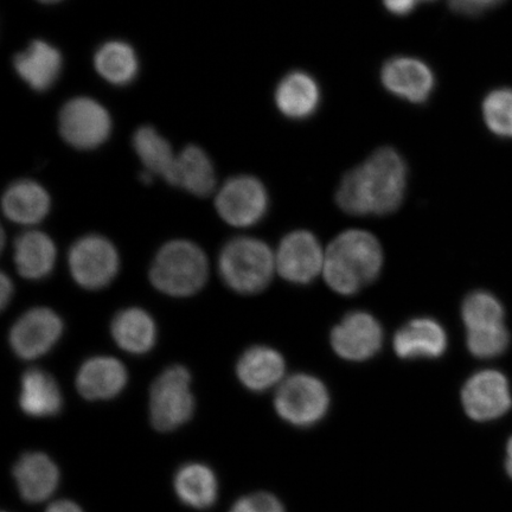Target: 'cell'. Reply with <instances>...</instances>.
Returning a JSON list of instances; mask_svg holds the SVG:
<instances>
[{
	"instance_id": "cell-1",
	"label": "cell",
	"mask_w": 512,
	"mask_h": 512,
	"mask_svg": "<svg viewBox=\"0 0 512 512\" xmlns=\"http://www.w3.org/2000/svg\"><path fill=\"white\" fill-rule=\"evenodd\" d=\"M408 169L400 153L382 147L344 176L336 201L350 215H387L405 198Z\"/></svg>"
},
{
	"instance_id": "cell-29",
	"label": "cell",
	"mask_w": 512,
	"mask_h": 512,
	"mask_svg": "<svg viewBox=\"0 0 512 512\" xmlns=\"http://www.w3.org/2000/svg\"><path fill=\"white\" fill-rule=\"evenodd\" d=\"M462 317L467 330L488 328L504 324V309L494 294L477 291L465 298Z\"/></svg>"
},
{
	"instance_id": "cell-27",
	"label": "cell",
	"mask_w": 512,
	"mask_h": 512,
	"mask_svg": "<svg viewBox=\"0 0 512 512\" xmlns=\"http://www.w3.org/2000/svg\"><path fill=\"white\" fill-rule=\"evenodd\" d=\"M175 490L184 504L203 510L215 504L219 485L215 473L208 466L191 463L176 473Z\"/></svg>"
},
{
	"instance_id": "cell-17",
	"label": "cell",
	"mask_w": 512,
	"mask_h": 512,
	"mask_svg": "<svg viewBox=\"0 0 512 512\" xmlns=\"http://www.w3.org/2000/svg\"><path fill=\"white\" fill-rule=\"evenodd\" d=\"M14 477L24 501L41 503L57 489L60 471L47 454L30 452L25 453L15 464Z\"/></svg>"
},
{
	"instance_id": "cell-23",
	"label": "cell",
	"mask_w": 512,
	"mask_h": 512,
	"mask_svg": "<svg viewBox=\"0 0 512 512\" xmlns=\"http://www.w3.org/2000/svg\"><path fill=\"white\" fill-rule=\"evenodd\" d=\"M63 398L59 384L47 371L29 369L22 377L19 407L31 418H49L61 412Z\"/></svg>"
},
{
	"instance_id": "cell-24",
	"label": "cell",
	"mask_w": 512,
	"mask_h": 512,
	"mask_svg": "<svg viewBox=\"0 0 512 512\" xmlns=\"http://www.w3.org/2000/svg\"><path fill=\"white\" fill-rule=\"evenodd\" d=\"M56 261V247L47 234L30 230L15 242V264L19 274L29 280L47 278Z\"/></svg>"
},
{
	"instance_id": "cell-15",
	"label": "cell",
	"mask_w": 512,
	"mask_h": 512,
	"mask_svg": "<svg viewBox=\"0 0 512 512\" xmlns=\"http://www.w3.org/2000/svg\"><path fill=\"white\" fill-rule=\"evenodd\" d=\"M127 380L123 363L117 358L99 356L82 364L76 376V388L86 400H111L123 392Z\"/></svg>"
},
{
	"instance_id": "cell-28",
	"label": "cell",
	"mask_w": 512,
	"mask_h": 512,
	"mask_svg": "<svg viewBox=\"0 0 512 512\" xmlns=\"http://www.w3.org/2000/svg\"><path fill=\"white\" fill-rule=\"evenodd\" d=\"M133 147L140 160L145 166L146 171L152 175L168 178L172 168H174L177 155L168 140L151 126L140 127L134 133Z\"/></svg>"
},
{
	"instance_id": "cell-14",
	"label": "cell",
	"mask_w": 512,
	"mask_h": 512,
	"mask_svg": "<svg viewBox=\"0 0 512 512\" xmlns=\"http://www.w3.org/2000/svg\"><path fill=\"white\" fill-rule=\"evenodd\" d=\"M381 81L389 93L412 104H424L435 87L432 69L425 62L407 56L384 63Z\"/></svg>"
},
{
	"instance_id": "cell-7",
	"label": "cell",
	"mask_w": 512,
	"mask_h": 512,
	"mask_svg": "<svg viewBox=\"0 0 512 512\" xmlns=\"http://www.w3.org/2000/svg\"><path fill=\"white\" fill-rule=\"evenodd\" d=\"M59 128L64 142L78 150H93L112 132V119L104 106L87 96L69 100L62 107Z\"/></svg>"
},
{
	"instance_id": "cell-6",
	"label": "cell",
	"mask_w": 512,
	"mask_h": 512,
	"mask_svg": "<svg viewBox=\"0 0 512 512\" xmlns=\"http://www.w3.org/2000/svg\"><path fill=\"white\" fill-rule=\"evenodd\" d=\"M274 405L281 418L291 425L310 427L328 412L330 396L322 381L311 375L297 374L281 384Z\"/></svg>"
},
{
	"instance_id": "cell-37",
	"label": "cell",
	"mask_w": 512,
	"mask_h": 512,
	"mask_svg": "<svg viewBox=\"0 0 512 512\" xmlns=\"http://www.w3.org/2000/svg\"><path fill=\"white\" fill-rule=\"evenodd\" d=\"M507 453L508 458L507 462H505V470H507L509 477L512 479V437L508 441Z\"/></svg>"
},
{
	"instance_id": "cell-5",
	"label": "cell",
	"mask_w": 512,
	"mask_h": 512,
	"mask_svg": "<svg viewBox=\"0 0 512 512\" xmlns=\"http://www.w3.org/2000/svg\"><path fill=\"white\" fill-rule=\"evenodd\" d=\"M191 375L183 366L165 369L153 382L150 392V418L159 432H171L187 424L195 411Z\"/></svg>"
},
{
	"instance_id": "cell-10",
	"label": "cell",
	"mask_w": 512,
	"mask_h": 512,
	"mask_svg": "<svg viewBox=\"0 0 512 512\" xmlns=\"http://www.w3.org/2000/svg\"><path fill=\"white\" fill-rule=\"evenodd\" d=\"M63 334V322L47 307H36L17 320L10 331V345L22 360H36L48 354Z\"/></svg>"
},
{
	"instance_id": "cell-4",
	"label": "cell",
	"mask_w": 512,
	"mask_h": 512,
	"mask_svg": "<svg viewBox=\"0 0 512 512\" xmlns=\"http://www.w3.org/2000/svg\"><path fill=\"white\" fill-rule=\"evenodd\" d=\"M275 268L271 248L253 238L230 240L222 248L219 271L224 284L240 294H256L270 285Z\"/></svg>"
},
{
	"instance_id": "cell-35",
	"label": "cell",
	"mask_w": 512,
	"mask_h": 512,
	"mask_svg": "<svg viewBox=\"0 0 512 512\" xmlns=\"http://www.w3.org/2000/svg\"><path fill=\"white\" fill-rule=\"evenodd\" d=\"M0 293H2V307L5 309L6 305L10 303L12 293H14V286H12L10 278H8V275L5 273L2 274Z\"/></svg>"
},
{
	"instance_id": "cell-16",
	"label": "cell",
	"mask_w": 512,
	"mask_h": 512,
	"mask_svg": "<svg viewBox=\"0 0 512 512\" xmlns=\"http://www.w3.org/2000/svg\"><path fill=\"white\" fill-rule=\"evenodd\" d=\"M393 345L402 360L439 358L447 349V335L437 320L416 318L396 332Z\"/></svg>"
},
{
	"instance_id": "cell-26",
	"label": "cell",
	"mask_w": 512,
	"mask_h": 512,
	"mask_svg": "<svg viewBox=\"0 0 512 512\" xmlns=\"http://www.w3.org/2000/svg\"><path fill=\"white\" fill-rule=\"evenodd\" d=\"M96 72L114 86L130 85L137 78L139 61L136 51L123 41H110L96 51Z\"/></svg>"
},
{
	"instance_id": "cell-30",
	"label": "cell",
	"mask_w": 512,
	"mask_h": 512,
	"mask_svg": "<svg viewBox=\"0 0 512 512\" xmlns=\"http://www.w3.org/2000/svg\"><path fill=\"white\" fill-rule=\"evenodd\" d=\"M483 115L492 133L512 138V89H497L486 96Z\"/></svg>"
},
{
	"instance_id": "cell-9",
	"label": "cell",
	"mask_w": 512,
	"mask_h": 512,
	"mask_svg": "<svg viewBox=\"0 0 512 512\" xmlns=\"http://www.w3.org/2000/svg\"><path fill=\"white\" fill-rule=\"evenodd\" d=\"M215 206L221 219L230 226L252 227L267 213V190L255 177L236 176L228 179L217 192Z\"/></svg>"
},
{
	"instance_id": "cell-12",
	"label": "cell",
	"mask_w": 512,
	"mask_h": 512,
	"mask_svg": "<svg viewBox=\"0 0 512 512\" xmlns=\"http://www.w3.org/2000/svg\"><path fill=\"white\" fill-rule=\"evenodd\" d=\"M324 258L316 236L306 230H296L281 241L275 256V267L281 277L290 283L306 285L322 272Z\"/></svg>"
},
{
	"instance_id": "cell-20",
	"label": "cell",
	"mask_w": 512,
	"mask_h": 512,
	"mask_svg": "<svg viewBox=\"0 0 512 512\" xmlns=\"http://www.w3.org/2000/svg\"><path fill=\"white\" fill-rule=\"evenodd\" d=\"M285 360L277 350L268 347H253L240 357L236 374L240 382L252 392L271 389L283 379Z\"/></svg>"
},
{
	"instance_id": "cell-31",
	"label": "cell",
	"mask_w": 512,
	"mask_h": 512,
	"mask_svg": "<svg viewBox=\"0 0 512 512\" xmlns=\"http://www.w3.org/2000/svg\"><path fill=\"white\" fill-rule=\"evenodd\" d=\"M467 349L478 358H494L502 355L510 344V335L504 324L488 328L467 330Z\"/></svg>"
},
{
	"instance_id": "cell-11",
	"label": "cell",
	"mask_w": 512,
	"mask_h": 512,
	"mask_svg": "<svg viewBox=\"0 0 512 512\" xmlns=\"http://www.w3.org/2000/svg\"><path fill=\"white\" fill-rule=\"evenodd\" d=\"M462 402L472 420L486 422L501 418L512 406L507 377L497 370L479 371L465 383Z\"/></svg>"
},
{
	"instance_id": "cell-34",
	"label": "cell",
	"mask_w": 512,
	"mask_h": 512,
	"mask_svg": "<svg viewBox=\"0 0 512 512\" xmlns=\"http://www.w3.org/2000/svg\"><path fill=\"white\" fill-rule=\"evenodd\" d=\"M434 2V0H383L384 6L395 16H407L419 5Z\"/></svg>"
},
{
	"instance_id": "cell-21",
	"label": "cell",
	"mask_w": 512,
	"mask_h": 512,
	"mask_svg": "<svg viewBox=\"0 0 512 512\" xmlns=\"http://www.w3.org/2000/svg\"><path fill=\"white\" fill-rule=\"evenodd\" d=\"M50 197L46 189L30 179L12 183L3 196V211L12 222L31 226L46 219Z\"/></svg>"
},
{
	"instance_id": "cell-32",
	"label": "cell",
	"mask_w": 512,
	"mask_h": 512,
	"mask_svg": "<svg viewBox=\"0 0 512 512\" xmlns=\"http://www.w3.org/2000/svg\"><path fill=\"white\" fill-rule=\"evenodd\" d=\"M229 512H285V510L273 495L260 492V494L242 497Z\"/></svg>"
},
{
	"instance_id": "cell-13",
	"label": "cell",
	"mask_w": 512,
	"mask_h": 512,
	"mask_svg": "<svg viewBox=\"0 0 512 512\" xmlns=\"http://www.w3.org/2000/svg\"><path fill=\"white\" fill-rule=\"evenodd\" d=\"M382 343V326L368 312H350L331 332L332 349L343 360L351 362L374 357Z\"/></svg>"
},
{
	"instance_id": "cell-18",
	"label": "cell",
	"mask_w": 512,
	"mask_h": 512,
	"mask_svg": "<svg viewBox=\"0 0 512 512\" xmlns=\"http://www.w3.org/2000/svg\"><path fill=\"white\" fill-rule=\"evenodd\" d=\"M14 67L19 78L36 92L48 91L61 74L63 59L59 49L46 41H34L15 56Z\"/></svg>"
},
{
	"instance_id": "cell-38",
	"label": "cell",
	"mask_w": 512,
	"mask_h": 512,
	"mask_svg": "<svg viewBox=\"0 0 512 512\" xmlns=\"http://www.w3.org/2000/svg\"><path fill=\"white\" fill-rule=\"evenodd\" d=\"M38 2L44 3V4H56L62 2V0H38Z\"/></svg>"
},
{
	"instance_id": "cell-33",
	"label": "cell",
	"mask_w": 512,
	"mask_h": 512,
	"mask_svg": "<svg viewBox=\"0 0 512 512\" xmlns=\"http://www.w3.org/2000/svg\"><path fill=\"white\" fill-rule=\"evenodd\" d=\"M502 2L503 0H448L453 11L467 16L482 14L485 10L495 8Z\"/></svg>"
},
{
	"instance_id": "cell-36",
	"label": "cell",
	"mask_w": 512,
	"mask_h": 512,
	"mask_svg": "<svg viewBox=\"0 0 512 512\" xmlns=\"http://www.w3.org/2000/svg\"><path fill=\"white\" fill-rule=\"evenodd\" d=\"M46 512H83L78 504L70 501H59L50 505Z\"/></svg>"
},
{
	"instance_id": "cell-8",
	"label": "cell",
	"mask_w": 512,
	"mask_h": 512,
	"mask_svg": "<svg viewBox=\"0 0 512 512\" xmlns=\"http://www.w3.org/2000/svg\"><path fill=\"white\" fill-rule=\"evenodd\" d=\"M119 266L117 248L102 236L87 235L70 248V273L86 290H101L110 285L117 277Z\"/></svg>"
},
{
	"instance_id": "cell-22",
	"label": "cell",
	"mask_w": 512,
	"mask_h": 512,
	"mask_svg": "<svg viewBox=\"0 0 512 512\" xmlns=\"http://www.w3.org/2000/svg\"><path fill=\"white\" fill-rule=\"evenodd\" d=\"M275 104L286 118L304 120L311 117L320 104L317 81L299 70L287 74L275 91Z\"/></svg>"
},
{
	"instance_id": "cell-2",
	"label": "cell",
	"mask_w": 512,
	"mask_h": 512,
	"mask_svg": "<svg viewBox=\"0 0 512 512\" xmlns=\"http://www.w3.org/2000/svg\"><path fill=\"white\" fill-rule=\"evenodd\" d=\"M382 265L379 240L366 230L349 229L326 249L324 278L336 293L352 296L379 277Z\"/></svg>"
},
{
	"instance_id": "cell-3",
	"label": "cell",
	"mask_w": 512,
	"mask_h": 512,
	"mask_svg": "<svg viewBox=\"0 0 512 512\" xmlns=\"http://www.w3.org/2000/svg\"><path fill=\"white\" fill-rule=\"evenodd\" d=\"M208 273L207 256L200 247L187 240H174L159 249L150 279L158 291L183 298L200 292Z\"/></svg>"
},
{
	"instance_id": "cell-25",
	"label": "cell",
	"mask_w": 512,
	"mask_h": 512,
	"mask_svg": "<svg viewBox=\"0 0 512 512\" xmlns=\"http://www.w3.org/2000/svg\"><path fill=\"white\" fill-rule=\"evenodd\" d=\"M111 332L115 343L133 355L146 354L157 339L155 320L138 307L119 312L113 319Z\"/></svg>"
},
{
	"instance_id": "cell-19",
	"label": "cell",
	"mask_w": 512,
	"mask_h": 512,
	"mask_svg": "<svg viewBox=\"0 0 512 512\" xmlns=\"http://www.w3.org/2000/svg\"><path fill=\"white\" fill-rule=\"evenodd\" d=\"M165 181L192 195L207 197L216 187L213 162L201 147L189 145L177 155L174 168Z\"/></svg>"
}]
</instances>
